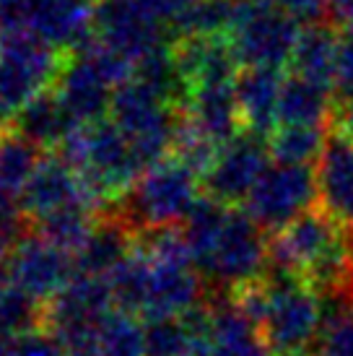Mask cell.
Returning a JSON list of instances; mask_svg holds the SVG:
<instances>
[{"instance_id":"17","label":"cell","mask_w":353,"mask_h":356,"mask_svg":"<svg viewBox=\"0 0 353 356\" xmlns=\"http://www.w3.org/2000/svg\"><path fill=\"white\" fill-rule=\"evenodd\" d=\"M286 76L270 68H247L236 79V102L247 133L270 138L278 130V109Z\"/></svg>"},{"instance_id":"14","label":"cell","mask_w":353,"mask_h":356,"mask_svg":"<svg viewBox=\"0 0 353 356\" xmlns=\"http://www.w3.org/2000/svg\"><path fill=\"white\" fill-rule=\"evenodd\" d=\"M97 6L91 0H31L26 34L55 50H81L94 34Z\"/></svg>"},{"instance_id":"8","label":"cell","mask_w":353,"mask_h":356,"mask_svg":"<svg viewBox=\"0 0 353 356\" xmlns=\"http://www.w3.org/2000/svg\"><path fill=\"white\" fill-rule=\"evenodd\" d=\"M97 42L138 68L169 47V26L143 6V0H99L94 13Z\"/></svg>"},{"instance_id":"15","label":"cell","mask_w":353,"mask_h":356,"mask_svg":"<svg viewBox=\"0 0 353 356\" xmlns=\"http://www.w3.org/2000/svg\"><path fill=\"white\" fill-rule=\"evenodd\" d=\"M192 356H270L260 327L239 309L234 299L208 307Z\"/></svg>"},{"instance_id":"32","label":"cell","mask_w":353,"mask_h":356,"mask_svg":"<svg viewBox=\"0 0 353 356\" xmlns=\"http://www.w3.org/2000/svg\"><path fill=\"white\" fill-rule=\"evenodd\" d=\"M195 3L197 0H143V6H146L164 26H169V29H172V24H174L179 16H185Z\"/></svg>"},{"instance_id":"34","label":"cell","mask_w":353,"mask_h":356,"mask_svg":"<svg viewBox=\"0 0 353 356\" xmlns=\"http://www.w3.org/2000/svg\"><path fill=\"white\" fill-rule=\"evenodd\" d=\"M302 356H309V354H302Z\"/></svg>"},{"instance_id":"7","label":"cell","mask_w":353,"mask_h":356,"mask_svg":"<svg viewBox=\"0 0 353 356\" xmlns=\"http://www.w3.org/2000/svg\"><path fill=\"white\" fill-rule=\"evenodd\" d=\"M112 291L107 278L76 273L44 305L42 325L60 341L70 356H83L94 341L99 323L112 312Z\"/></svg>"},{"instance_id":"20","label":"cell","mask_w":353,"mask_h":356,"mask_svg":"<svg viewBox=\"0 0 353 356\" xmlns=\"http://www.w3.org/2000/svg\"><path fill=\"white\" fill-rule=\"evenodd\" d=\"M338 47H340V31L335 29L333 24H327V21L309 24L299 37L294 60H291V73L335 94Z\"/></svg>"},{"instance_id":"29","label":"cell","mask_w":353,"mask_h":356,"mask_svg":"<svg viewBox=\"0 0 353 356\" xmlns=\"http://www.w3.org/2000/svg\"><path fill=\"white\" fill-rule=\"evenodd\" d=\"M335 97H338V104L353 97V31H340V47H338V76H335Z\"/></svg>"},{"instance_id":"13","label":"cell","mask_w":353,"mask_h":356,"mask_svg":"<svg viewBox=\"0 0 353 356\" xmlns=\"http://www.w3.org/2000/svg\"><path fill=\"white\" fill-rule=\"evenodd\" d=\"M320 211L353 229V138L340 128H333L325 140L322 154L314 164Z\"/></svg>"},{"instance_id":"18","label":"cell","mask_w":353,"mask_h":356,"mask_svg":"<svg viewBox=\"0 0 353 356\" xmlns=\"http://www.w3.org/2000/svg\"><path fill=\"white\" fill-rule=\"evenodd\" d=\"M338 104L333 91L317 86L312 81L288 73L281 91V109H278V128H322L330 130Z\"/></svg>"},{"instance_id":"16","label":"cell","mask_w":353,"mask_h":356,"mask_svg":"<svg viewBox=\"0 0 353 356\" xmlns=\"http://www.w3.org/2000/svg\"><path fill=\"white\" fill-rule=\"evenodd\" d=\"M182 118L216 146H226L229 140H234L239 133H245L236 102V81L190 89L182 102Z\"/></svg>"},{"instance_id":"21","label":"cell","mask_w":353,"mask_h":356,"mask_svg":"<svg viewBox=\"0 0 353 356\" xmlns=\"http://www.w3.org/2000/svg\"><path fill=\"white\" fill-rule=\"evenodd\" d=\"M130 234L133 232L120 218H107V221L97 224V227L91 229L86 242L81 245L79 252L73 255L76 273L107 278L133 252Z\"/></svg>"},{"instance_id":"11","label":"cell","mask_w":353,"mask_h":356,"mask_svg":"<svg viewBox=\"0 0 353 356\" xmlns=\"http://www.w3.org/2000/svg\"><path fill=\"white\" fill-rule=\"evenodd\" d=\"M99 200L86 188L81 175L70 167V161L60 154H47L31 175L29 185L21 195L24 216L34 221L37 227L47 218H55L65 211L76 208H97Z\"/></svg>"},{"instance_id":"9","label":"cell","mask_w":353,"mask_h":356,"mask_svg":"<svg viewBox=\"0 0 353 356\" xmlns=\"http://www.w3.org/2000/svg\"><path fill=\"white\" fill-rule=\"evenodd\" d=\"M317 200V179L312 167L278 164L273 161L257 179L245 200V211L265 232H284L299 216L312 211Z\"/></svg>"},{"instance_id":"22","label":"cell","mask_w":353,"mask_h":356,"mask_svg":"<svg viewBox=\"0 0 353 356\" xmlns=\"http://www.w3.org/2000/svg\"><path fill=\"white\" fill-rule=\"evenodd\" d=\"M40 159V149L16 130L0 136V203L21 206V195L29 185Z\"/></svg>"},{"instance_id":"24","label":"cell","mask_w":353,"mask_h":356,"mask_svg":"<svg viewBox=\"0 0 353 356\" xmlns=\"http://www.w3.org/2000/svg\"><path fill=\"white\" fill-rule=\"evenodd\" d=\"M239 0H197L185 16L172 24V34L179 40H213V37H226L231 29V21L236 16Z\"/></svg>"},{"instance_id":"5","label":"cell","mask_w":353,"mask_h":356,"mask_svg":"<svg viewBox=\"0 0 353 356\" xmlns=\"http://www.w3.org/2000/svg\"><path fill=\"white\" fill-rule=\"evenodd\" d=\"M109 115L112 122L125 133L146 169L172 154L176 130L182 125V107L161 97L136 76L115 91Z\"/></svg>"},{"instance_id":"28","label":"cell","mask_w":353,"mask_h":356,"mask_svg":"<svg viewBox=\"0 0 353 356\" xmlns=\"http://www.w3.org/2000/svg\"><path fill=\"white\" fill-rule=\"evenodd\" d=\"M65 348L60 346V341L47 327H34L21 333L13 343H10L8 354L6 356H63Z\"/></svg>"},{"instance_id":"30","label":"cell","mask_w":353,"mask_h":356,"mask_svg":"<svg viewBox=\"0 0 353 356\" xmlns=\"http://www.w3.org/2000/svg\"><path fill=\"white\" fill-rule=\"evenodd\" d=\"M260 3H268V6H275V8L291 13L296 21H306L309 24H322L325 19V3L322 0H260Z\"/></svg>"},{"instance_id":"12","label":"cell","mask_w":353,"mask_h":356,"mask_svg":"<svg viewBox=\"0 0 353 356\" xmlns=\"http://www.w3.org/2000/svg\"><path fill=\"white\" fill-rule=\"evenodd\" d=\"M268 167H270L268 140L245 130L234 140L221 146L203 182L211 198H216L224 206H234V203H245Z\"/></svg>"},{"instance_id":"19","label":"cell","mask_w":353,"mask_h":356,"mask_svg":"<svg viewBox=\"0 0 353 356\" xmlns=\"http://www.w3.org/2000/svg\"><path fill=\"white\" fill-rule=\"evenodd\" d=\"M79 128L81 125L76 122V118L70 115L55 91H42L13 120V130L29 143H34L37 149L65 146V140Z\"/></svg>"},{"instance_id":"23","label":"cell","mask_w":353,"mask_h":356,"mask_svg":"<svg viewBox=\"0 0 353 356\" xmlns=\"http://www.w3.org/2000/svg\"><path fill=\"white\" fill-rule=\"evenodd\" d=\"M83 356H146V327L136 315L112 309L99 323Z\"/></svg>"},{"instance_id":"27","label":"cell","mask_w":353,"mask_h":356,"mask_svg":"<svg viewBox=\"0 0 353 356\" xmlns=\"http://www.w3.org/2000/svg\"><path fill=\"white\" fill-rule=\"evenodd\" d=\"M42 89L24 68L13 60L0 55V122H13L34 97H40Z\"/></svg>"},{"instance_id":"3","label":"cell","mask_w":353,"mask_h":356,"mask_svg":"<svg viewBox=\"0 0 353 356\" xmlns=\"http://www.w3.org/2000/svg\"><path fill=\"white\" fill-rule=\"evenodd\" d=\"M63 156L81 175L97 200L125 198L146 172L125 133L112 120L81 125L63 146Z\"/></svg>"},{"instance_id":"6","label":"cell","mask_w":353,"mask_h":356,"mask_svg":"<svg viewBox=\"0 0 353 356\" xmlns=\"http://www.w3.org/2000/svg\"><path fill=\"white\" fill-rule=\"evenodd\" d=\"M302 31V21L291 13L260 0H239L226 40L239 65L281 70L291 65Z\"/></svg>"},{"instance_id":"31","label":"cell","mask_w":353,"mask_h":356,"mask_svg":"<svg viewBox=\"0 0 353 356\" xmlns=\"http://www.w3.org/2000/svg\"><path fill=\"white\" fill-rule=\"evenodd\" d=\"M31 0H0V37L26 31Z\"/></svg>"},{"instance_id":"10","label":"cell","mask_w":353,"mask_h":356,"mask_svg":"<svg viewBox=\"0 0 353 356\" xmlns=\"http://www.w3.org/2000/svg\"><path fill=\"white\" fill-rule=\"evenodd\" d=\"M8 284L34 302H49L76 276V260L42 234L13 242L8 255Z\"/></svg>"},{"instance_id":"4","label":"cell","mask_w":353,"mask_h":356,"mask_svg":"<svg viewBox=\"0 0 353 356\" xmlns=\"http://www.w3.org/2000/svg\"><path fill=\"white\" fill-rule=\"evenodd\" d=\"M197 179L200 177L195 172L174 156L164 159L138 177V182L122 198V208L115 218H120L130 232L138 234L156 229H174L203 198Z\"/></svg>"},{"instance_id":"2","label":"cell","mask_w":353,"mask_h":356,"mask_svg":"<svg viewBox=\"0 0 353 356\" xmlns=\"http://www.w3.org/2000/svg\"><path fill=\"white\" fill-rule=\"evenodd\" d=\"M234 302L260 327L270 356H302L320 341L325 323L322 299L304 278L270 268V276L234 294Z\"/></svg>"},{"instance_id":"26","label":"cell","mask_w":353,"mask_h":356,"mask_svg":"<svg viewBox=\"0 0 353 356\" xmlns=\"http://www.w3.org/2000/svg\"><path fill=\"white\" fill-rule=\"evenodd\" d=\"M317 356H353V289L333 294V309L325 312Z\"/></svg>"},{"instance_id":"33","label":"cell","mask_w":353,"mask_h":356,"mask_svg":"<svg viewBox=\"0 0 353 356\" xmlns=\"http://www.w3.org/2000/svg\"><path fill=\"white\" fill-rule=\"evenodd\" d=\"M322 3L327 24H333L340 31H353V0H322Z\"/></svg>"},{"instance_id":"25","label":"cell","mask_w":353,"mask_h":356,"mask_svg":"<svg viewBox=\"0 0 353 356\" xmlns=\"http://www.w3.org/2000/svg\"><path fill=\"white\" fill-rule=\"evenodd\" d=\"M330 130L322 128H278L268 138L270 156L278 164H296V167H312L322 154L325 140Z\"/></svg>"},{"instance_id":"1","label":"cell","mask_w":353,"mask_h":356,"mask_svg":"<svg viewBox=\"0 0 353 356\" xmlns=\"http://www.w3.org/2000/svg\"><path fill=\"white\" fill-rule=\"evenodd\" d=\"M179 232L197 270L216 289L239 294L270 273L268 232L245 208L224 206L203 195Z\"/></svg>"}]
</instances>
